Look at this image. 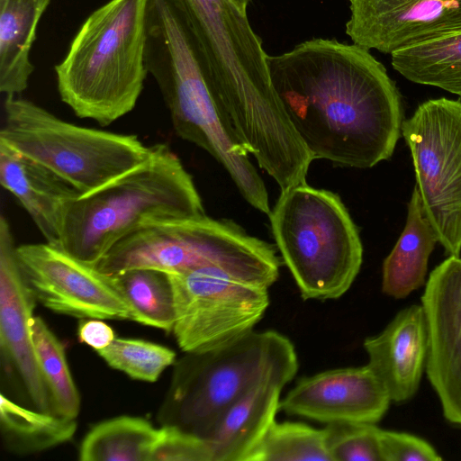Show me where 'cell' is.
<instances>
[{
  "label": "cell",
  "mask_w": 461,
  "mask_h": 461,
  "mask_svg": "<svg viewBox=\"0 0 461 461\" xmlns=\"http://www.w3.org/2000/svg\"><path fill=\"white\" fill-rule=\"evenodd\" d=\"M379 428L372 423L341 421L324 428L330 461H383Z\"/></svg>",
  "instance_id": "f1b7e54d"
},
{
  "label": "cell",
  "mask_w": 461,
  "mask_h": 461,
  "mask_svg": "<svg viewBox=\"0 0 461 461\" xmlns=\"http://www.w3.org/2000/svg\"><path fill=\"white\" fill-rule=\"evenodd\" d=\"M425 213L449 256L461 251V102L429 99L403 121Z\"/></svg>",
  "instance_id": "9c48e42d"
},
{
  "label": "cell",
  "mask_w": 461,
  "mask_h": 461,
  "mask_svg": "<svg viewBox=\"0 0 461 461\" xmlns=\"http://www.w3.org/2000/svg\"><path fill=\"white\" fill-rule=\"evenodd\" d=\"M330 461L324 429L275 420L248 461Z\"/></svg>",
  "instance_id": "4316f807"
},
{
  "label": "cell",
  "mask_w": 461,
  "mask_h": 461,
  "mask_svg": "<svg viewBox=\"0 0 461 461\" xmlns=\"http://www.w3.org/2000/svg\"><path fill=\"white\" fill-rule=\"evenodd\" d=\"M23 273L36 299L50 311L81 319L131 320L114 279L47 242L16 247Z\"/></svg>",
  "instance_id": "8fae6325"
},
{
  "label": "cell",
  "mask_w": 461,
  "mask_h": 461,
  "mask_svg": "<svg viewBox=\"0 0 461 461\" xmlns=\"http://www.w3.org/2000/svg\"><path fill=\"white\" fill-rule=\"evenodd\" d=\"M383 461H438L441 456L425 439L405 432L379 428Z\"/></svg>",
  "instance_id": "4dcf8cb0"
},
{
  "label": "cell",
  "mask_w": 461,
  "mask_h": 461,
  "mask_svg": "<svg viewBox=\"0 0 461 461\" xmlns=\"http://www.w3.org/2000/svg\"><path fill=\"white\" fill-rule=\"evenodd\" d=\"M281 263L273 245L231 221L204 214L146 225L119 240L95 266L108 276L132 269L170 275L215 267L269 288Z\"/></svg>",
  "instance_id": "8992f818"
},
{
  "label": "cell",
  "mask_w": 461,
  "mask_h": 461,
  "mask_svg": "<svg viewBox=\"0 0 461 461\" xmlns=\"http://www.w3.org/2000/svg\"><path fill=\"white\" fill-rule=\"evenodd\" d=\"M3 142L71 185L91 193L145 162L151 154L131 134L69 123L32 101L6 95Z\"/></svg>",
  "instance_id": "ba28073f"
},
{
  "label": "cell",
  "mask_w": 461,
  "mask_h": 461,
  "mask_svg": "<svg viewBox=\"0 0 461 461\" xmlns=\"http://www.w3.org/2000/svg\"><path fill=\"white\" fill-rule=\"evenodd\" d=\"M235 5L244 13H247L248 6L251 0H232Z\"/></svg>",
  "instance_id": "d6a6232c"
},
{
  "label": "cell",
  "mask_w": 461,
  "mask_h": 461,
  "mask_svg": "<svg viewBox=\"0 0 461 461\" xmlns=\"http://www.w3.org/2000/svg\"><path fill=\"white\" fill-rule=\"evenodd\" d=\"M112 276L131 310V320L172 331L175 306L167 274L153 269H132Z\"/></svg>",
  "instance_id": "d4e9b609"
},
{
  "label": "cell",
  "mask_w": 461,
  "mask_h": 461,
  "mask_svg": "<svg viewBox=\"0 0 461 461\" xmlns=\"http://www.w3.org/2000/svg\"><path fill=\"white\" fill-rule=\"evenodd\" d=\"M282 259L304 300H330L352 285L363 261L358 230L337 194L306 183L282 190L269 213Z\"/></svg>",
  "instance_id": "52a82bcc"
},
{
  "label": "cell",
  "mask_w": 461,
  "mask_h": 461,
  "mask_svg": "<svg viewBox=\"0 0 461 461\" xmlns=\"http://www.w3.org/2000/svg\"><path fill=\"white\" fill-rule=\"evenodd\" d=\"M298 367L294 344L275 330H252L218 348L185 353L174 363L158 420L204 438L249 392L267 380L287 384Z\"/></svg>",
  "instance_id": "5b68a950"
},
{
  "label": "cell",
  "mask_w": 461,
  "mask_h": 461,
  "mask_svg": "<svg viewBox=\"0 0 461 461\" xmlns=\"http://www.w3.org/2000/svg\"><path fill=\"white\" fill-rule=\"evenodd\" d=\"M391 402L386 387L367 364L301 378L281 400L280 410L326 424H375L384 416Z\"/></svg>",
  "instance_id": "9a60e30c"
},
{
  "label": "cell",
  "mask_w": 461,
  "mask_h": 461,
  "mask_svg": "<svg viewBox=\"0 0 461 461\" xmlns=\"http://www.w3.org/2000/svg\"><path fill=\"white\" fill-rule=\"evenodd\" d=\"M429 331L425 371L445 418L461 425V258L429 274L421 296Z\"/></svg>",
  "instance_id": "4fadbf2b"
},
{
  "label": "cell",
  "mask_w": 461,
  "mask_h": 461,
  "mask_svg": "<svg viewBox=\"0 0 461 461\" xmlns=\"http://www.w3.org/2000/svg\"><path fill=\"white\" fill-rule=\"evenodd\" d=\"M267 380L232 404L203 438L213 461H248L280 410V394L285 386Z\"/></svg>",
  "instance_id": "d6986e66"
},
{
  "label": "cell",
  "mask_w": 461,
  "mask_h": 461,
  "mask_svg": "<svg viewBox=\"0 0 461 461\" xmlns=\"http://www.w3.org/2000/svg\"><path fill=\"white\" fill-rule=\"evenodd\" d=\"M32 335L53 412L76 419L80 411V396L68 365L63 344L40 316L32 319Z\"/></svg>",
  "instance_id": "484cf974"
},
{
  "label": "cell",
  "mask_w": 461,
  "mask_h": 461,
  "mask_svg": "<svg viewBox=\"0 0 461 461\" xmlns=\"http://www.w3.org/2000/svg\"><path fill=\"white\" fill-rule=\"evenodd\" d=\"M149 0H109L95 10L55 66L61 100L107 126L136 105L148 75Z\"/></svg>",
  "instance_id": "277c9868"
},
{
  "label": "cell",
  "mask_w": 461,
  "mask_h": 461,
  "mask_svg": "<svg viewBox=\"0 0 461 461\" xmlns=\"http://www.w3.org/2000/svg\"><path fill=\"white\" fill-rule=\"evenodd\" d=\"M151 461H213L209 442L179 427L165 425L153 449Z\"/></svg>",
  "instance_id": "f546056e"
},
{
  "label": "cell",
  "mask_w": 461,
  "mask_h": 461,
  "mask_svg": "<svg viewBox=\"0 0 461 461\" xmlns=\"http://www.w3.org/2000/svg\"><path fill=\"white\" fill-rule=\"evenodd\" d=\"M393 68L408 80L461 96V32L392 55Z\"/></svg>",
  "instance_id": "cb8c5ba5"
},
{
  "label": "cell",
  "mask_w": 461,
  "mask_h": 461,
  "mask_svg": "<svg viewBox=\"0 0 461 461\" xmlns=\"http://www.w3.org/2000/svg\"><path fill=\"white\" fill-rule=\"evenodd\" d=\"M77 336L82 343L93 348L95 351L106 348L115 339L113 330L99 319L81 321Z\"/></svg>",
  "instance_id": "1f68e13d"
},
{
  "label": "cell",
  "mask_w": 461,
  "mask_h": 461,
  "mask_svg": "<svg viewBox=\"0 0 461 461\" xmlns=\"http://www.w3.org/2000/svg\"><path fill=\"white\" fill-rule=\"evenodd\" d=\"M159 436L148 420L119 416L93 426L79 447L81 461H151Z\"/></svg>",
  "instance_id": "603a6c76"
},
{
  "label": "cell",
  "mask_w": 461,
  "mask_h": 461,
  "mask_svg": "<svg viewBox=\"0 0 461 461\" xmlns=\"http://www.w3.org/2000/svg\"><path fill=\"white\" fill-rule=\"evenodd\" d=\"M0 183L25 209L46 242L59 248L66 211L80 194L56 174L3 142Z\"/></svg>",
  "instance_id": "ac0fdd59"
},
{
  "label": "cell",
  "mask_w": 461,
  "mask_h": 461,
  "mask_svg": "<svg viewBox=\"0 0 461 461\" xmlns=\"http://www.w3.org/2000/svg\"><path fill=\"white\" fill-rule=\"evenodd\" d=\"M346 33L367 50L396 51L461 32V0H348Z\"/></svg>",
  "instance_id": "5bb4252c"
},
{
  "label": "cell",
  "mask_w": 461,
  "mask_h": 461,
  "mask_svg": "<svg viewBox=\"0 0 461 461\" xmlns=\"http://www.w3.org/2000/svg\"><path fill=\"white\" fill-rule=\"evenodd\" d=\"M438 241L415 186L408 204L404 230L383 263L382 291L395 299H402L424 285L429 258Z\"/></svg>",
  "instance_id": "ffe728a7"
},
{
  "label": "cell",
  "mask_w": 461,
  "mask_h": 461,
  "mask_svg": "<svg viewBox=\"0 0 461 461\" xmlns=\"http://www.w3.org/2000/svg\"><path fill=\"white\" fill-rule=\"evenodd\" d=\"M95 352L112 368L135 380L151 383L176 362L172 349L139 339L115 338L109 346Z\"/></svg>",
  "instance_id": "83f0119b"
},
{
  "label": "cell",
  "mask_w": 461,
  "mask_h": 461,
  "mask_svg": "<svg viewBox=\"0 0 461 461\" xmlns=\"http://www.w3.org/2000/svg\"><path fill=\"white\" fill-rule=\"evenodd\" d=\"M428 345V322L421 303L401 310L379 334L365 339L367 364L386 387L392 402H405L417 393Z\"/></svg>",
  "instance_id": "2e32d148"
},
{
  "label": "cell",
  "mask_w": 461,
  "mask_h": 461,
  "mask_svg": "<svg viewBox=\"0 0 461 461\" xmlns=\"http://www.w3.org/2000/svg\"><path fill=\"white\" fill-rule=\"evenodd\" d=\"M36 297L19 264L7 219L0 217V350L2 370L34 410L53 412L32 335ZM55 414V413H54Z\"/></svg>",
  "instance_id": "7c38bea8"
},
{
  "label": "cell",
  "mask_w": 461,
  "mask_h": 461,
  "mask_svg": "<svg viewBox=\"0 0 461 461\" xmlns=\"http://www.w3.org/2000/svg\"><path fill=\"white\" fill-rule=\"evenodd\" d=\"M0 396L2 441L14 455L42 452L71 440L75 435L76 419L28 408L4 393Z\"/></svg>",
  "instance_id": "7402d4cb"
},
{
  "label": "cell",
  "mask_w": 461,
  "mask_h": 461,
  "mask_svg": "<svg viewBox=\"0 0 461 461\" xmlns=\"http://www.w3.org/2000/svg\"><path fill=\"white\" fill-rule=\"evenodd\" d=\"M52 0H0V91L23 93L34 70L31 61L40 20Z\"/></svg>",
  "instance_id": "44dd1931"
},
{
  "label": "cell",
  "mask_w": 461,
  "mask_h": 461,
  "mask_svg": "<svg viewBox=\"0 0 461 461\" xmlns=\"http://www.w3.org/2000/svg\"><path fill=\"white\" fill-rule=\"evenodd\" d=\"M168 277L175 306L172 332L185 353L218 348L254 330L270 303L268 287L215 267Z\"/></svg>",
  "instance_id": "30bf717a"
},
{
  "label": "cell",
  "mask_w": 461,
  "mask_h": 461,
  "mask_svg": "<svg viewBox=\"0 0 461 461\" xmlns=\"http://www.w3.org/2000/svg\"><path fill=\"white\" fill-rule=\"evenodd\" d=\"M204 214L191 175L167 144L158 143L145 162L69 203L59 248L96 265L146 225Z\"/></svg>",
  "instance_id": "3957f363"
},
{
  "label": "cell",
  "mask_w": 461,
  "mask_h": 461,
  "mask_svg": "<svg viewBox=\"0 0 461 461\" xmlns=\"http://www.w3.org/2000/svg\"><path fill=\"white\" fill-rule=\"evenodd\" d=\"M183 13L205 68L212 74L234 70L251 59L262 41L247 13L232 0H172Z\"/></svg>",
  "instance_id": "e0dca14e"
},
{
  "label": "cell",
  "mask_w": 461,
  "mask_h": 461,
  "mask_svg": "<svg viewBox=\"0 0 461 461\" xmlns=\"http://www.w3.org/2000/svg\"><path fill=\"white\" fill-rule=\"evenodd\" d=\"M267 61L283 107L314 159L369 168L391 158L403 122L402 96L369 50L314 38Z\"/></svg>",
  "instance_id": "6da1fadb"
},
{
  "label": "cell",
  "mask_w": 461,
  "mask_h": 461,
  "mask_svg": "<svg viewBox=\"0 0 461 461\" xmlns=\"http://www.w3.org/2000/svg\"><path fill=\"white\" fill-rule=\"evenodd\" d=\"M146 64L183 140L206 150L228 171L243 198L265 214L268 194L249 153L223 124L208 88L186 20L172 0H149Z\"/></svg>",
  "instance_id": "7a4b0ae2"
}]
</instances>
